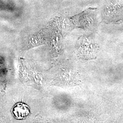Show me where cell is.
Instances as JSON below:
<instances>
[{
	"mask_svg": "<svg viewBox=\"0 0 123 123\" xmlns=\"http://www.w3.org/2000/svg\"><path fill=\"white\" fill-rule=\"evenodd\" d=\"M62 35L60 31L55 27L50 30L49 43L53 53L57 54L61 53L62 50Z\"/></svg>",
	"mask_w": 123,
	"mask_h": 123,
	"instance_id": "4",
	"label": "cell"
},
{
	"mask_svg": "<svg viewBox=\"0 0 123 123\" xmlns=\"http://www.w3.org/2000/svg\"><path fill=\"white\" fill-rule=\"evenodd\" d=\"M50 30L48 29L42 30L35 35L32 36L28 40L27 46L28 49L47 44L49 42Z\"/></svg>",
	"mask_w": 123,
	"mask_h": 123,
	"instance_id": "3",
	"label": "cell"
},
{
	"mask_svg": "<svg viewBox=\"0 0 123 123\" xmlns=\"http://www.w3.org/2000/svg\"><path fill=\"white\" fill-rule=\"evenodd\" d=\"M99 50L98 44L90 36H82L77 42L75 53L80 59L94 60L97 58Z\"/></svg>",
	"mask_w": 123,
	"mask_h": 123,
	"instance_id": "1",
	"label": "cell"
},
{
	"mask_svg": "<svg viewBox=\"0 0 123 123\" xmlns=\"http://www.w3.org/2000/svg\"><path fill=\"white\" fill-rule=\"evenodd\" d=\"M91 13L85 12L70 18L74 28H81L88 31L94 30L96 26L97 20L94 14Z\"/></svg>",
	"mask_w": 123,
	"mask_h": 123,
	"instance_id": "2",
	"label": "cell"
},
{
	"mask_svg": "<svg viewBox=\"0 0 123 123\" xmlns=\"http://www.w3.org/2000/svg\"><path fill=\"white\" fill-rule=\"evenodd\" d=\"M12 113L15 119L23 120L26 119L30 114V108L26 104L22 102L17 103L12 108Z\"/></svg>",
	"mask_w": 123,
	"mask_h": 123,
	"instance_id": "5",
	"label": "cell"
}]
</instances>
